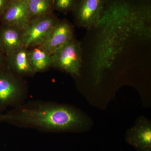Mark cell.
I'll list each match as a JSON object with an SVG mask.
<instances>
[{"label":"cell","instance_id":"9c48e42d","mask_svg":"<svg viewBox=\"0 0 151 151\" xmlns=\"http://www.w3.org/2000/svg\"><path fill=\"white\" fill-rule=\"evenodd\" d=\"M0 46L10 55L24 47L21 30L6 25L0 31Z\"/></svg>","mask_w":151,"mask_h":151},{"label":"cell","instance_id":"6da1fadb","mask_svg":"<svg viewBox=\"0 0 151 151\" xmlns=\"http://www.w3.org/2000/svg\"><path fill=\"white\" fill-rule=\"evenodd\" d=\"M2 122L47 131L79 129L86 124L85 117L72 108L38 103L27 105L1 115Z\"/></svg>","mask_w":151,"mask_h":151},{"label":"cell","instance_id":"2e32d148","mask_svg":"<svg viewBox=\"0 0 151 151\" xmlns=\"http://www.w3.org/2000/svg\"><path fill=\"white\" fill-rule=\"evenodd\" d=\"M11 1H22V0H11ZM25 1H27V0H25Z\"/></svg>","mask_w":151,"mask_h":151},{"label":"cell","instance_id":"e0dca14e","mask_svg":"<svg viewBox=\"0 0 151 151\" xmlns=\"http://www.w3.org/2000/svg\"><path fill=\"white\" fill-rule=\"evenodd\" d=\"M1 114L0 113V123H1V122H2L1 118Z\"/></svg>","mask_w":151,"mask_h":151},{"label":"cell","instance_id":"30bf717a","mask_svg":"<svg viewBox=\"0 0 151 151\" xmlns=\"http://www.w3.org/2000/svg\"><path fill=\"white\" fill-rule=\"evenodd\" d=\"M23 47L11 54L10 65L17 73L28 75L34 73L29 57L28 52Z\"/></svg>","mask_w":151,"mask_h":151},{"label":"cell","instance_id":"8992f818","mask_svg":"<svg viewBox=\"0 0 151 151\" xmlns=\"http://www.w3.org/2000/svg\"><path fill=\"white\" fill-rule=\"evenodd\" d=\"M126 141L138 151H151L150 122L141 118L127 131Z\"/></svg>","mask_w":151,"mask_h":151},{"label":"cell","instance_id":"ba28073f","mask_svg":"<svg viewBox=\"0 0 151 151\" xmlns=\"http://www.w3.org/2000/svg\"><path fill=\"white\" fill-rule=\"evenodd\" d=\"M1 17L6 25L22 30L30 21L27 1H11Z\"/></svg>","mask_w":151,"mask_h":151},{"label":"cell","instance_id":"8fae6325","mask_svg":"<svg viewBox=\"0 0 151 151\" xmlns=\"http://www.w3.org/2000/svg\"><path fill=\"white\" fill-rule=\"evenodd\" d=\"M30 20L47 16L55 9V0H27Z\"/></svg>","mask_w":151,"mask_h":151},{"label":"cell","instance_id":"52a82bcc","mask_svg":"<svg viewBox=\"0 0 151 151\" xmlns=\"http://www.w3.org/2000/svg\"><path fill=\"white\" fill-rule=\"evenodd\" d=\"M21 85L13 76L0 70V112L21 97Z\"/></svg>","mask_w":151,"mask_h":151},{"label":"cell","instance_id":"7c38bea8","mask_svg":"<svg viewBox=\"0 0 151 151\" xmlns=\"http://www.w3.org/2000/svg\"><path fill=\"white\" fill-rule=\"evenodd\" d=\"M28 54L34 72L44 71L52 65L51 55L40 47H35Z\"/></svg>","mask_w":151,"mask_h":151},{"label":"cell","instance_id":"5b68a950","mask_svg":"<svg viewBox=\"0 0 151 151\" xmlns=\"http://www.w3.org/2000/svg\"><path fill=\"white\" fill-rule=\"evenodd\" d=\"M73 37L72 26L66 21H59L52 29L43 42L39 47L51 55L58 49Z\"/></svg>","mask_w":151,"mask_h":151},{"label":"cell","instance_id":"3957f363","mask_svg":"<svg viewBox=\"0 0 151 151\" xmlns=\"http://www.w3.org/2000/svg\"><path fill=\"white\" fill-rule=\"evenodd\" d=\"M59 21L52 14L30 20L22 30L24 47L40 46Z\"/></svg>","mask_w":151,"mask_h":151},{"label":"cell","instance_id":"9a60e30c","mask_svg":"<svg viewBox=\"0 0 151 151\" xmlns=\"http://www.w3.org/2000/svg\"><path fill=\"white\" fill-rule=\"evenodd\" d=\"M2 60V57H1V52H0V64L1 63V62Z\"/></svg>","mask_w":151,"mask_h":151},{"label":"cell","instance_id":"7a4b0ae2","mask_svg":"<svg viewBox=\"0 0 151 151\" xmlns=\"http://www.w3.org/2000/svg\"><path fill=\"white\" fill-rule=\"evenodd\" d=\"M52 65L73 75H80L82 63L80 43L73 37L51 55Z\"/></svg>","mask_w":151,"mask_h":151},{"label":"cell","instance_id":"5bb4252c","mask_svg":"<svg viewBox=\"0 0 151 151\" xmlns=\"http://www.w3.org/2000/svg\"><path fill=\"white\" fill-rule=\"evenodd\" d=\"M11 2V0H0V17L1 16Z\"/></svg>","mask_w":151,"mask_h":151},{"label":"cell","instance_id":"277c9868","mask_svg":"<svg viewBox=\"0 0 151 151\" xmlns=\"http://www.w3.org/2000/svg\"><path fill=\"white\" fill-rule=\"evenodd\" d=\"M108 0H77L73 11L79 27L91 29L103 16Z\"/></svg>","mask_w":151,"mask_h":151},{"label":"cell","instance_id":"4fadbf2b","mask_svg":"<svg viewBox=\"0 0 151 151\" xmlns=\"http://www.w3.org/2000/svg\"><path fill=\"white\" fill-rule=\"evenodd\" d=\"M77 0H55V9L66 13L73 11Z\"/></svg>","mask_w":151,"mask_h":151}]
</instances>
